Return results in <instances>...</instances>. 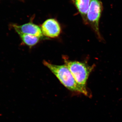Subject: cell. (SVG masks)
Returning <instances> with one entry per match:
<instances>
[{"mask_svg":"<svg viewBox=\"0 0 122 122\" xmlns=\"http://www.w3.org/2000/svg\"><path fill=\"white\" fill-rule=\"evenodd\" d=\"M41 27L43 35L46 37L55 38L61 34V25L58 21L54 18L46 20Z\"/></svg>","mask_w":122,"mask_h":122,"instance_id":"5","label":"cell"},{"mask_svg":"<svg viewBox=\"0 0 122 122\" xmlns=\"http://www.w3.org/2000/svg\"><path fill=\"white\" fill-rule=\"evenodd\" d=\"M18 35L21 39L22 43L31 48L38 43L42 38L34 35L19 34Z\"/></svg>","mask_w":122,"mask_h":122,"instance_id":"7","label":"cell"},{"mask_svg":"<svg viewBox=\"0 0 122 122\" xmlns=\"http://www.w3.org/2000/svg\"><path fill=\"white\" fill-rule=\"evenodd\" d=\"M71 1L81 15L84 24L87 25L86 16L91 0H71Z\"/></svg>","mask_w":122,"mask_h":122,"instance_id":"6","label":"cell"},{"mask_svg":"<svg viewBox=\"0 0 122 122\" xmlns=\"http://www.w3.org/2000/svg\"><path fill=\"white\" fill-rule=\"evenodd\" d=\"M43 64L68 90L83 94L90 97H92L90 93L85 91L76 82L71 72L65 65H57L45 61H43Z\"/></svg>","mask_w":122,"mask_h":122,"instance_id":"1","label":"cell"},{"mask_svg":"<svg viewBox=\"0 0 122 122\" xmlns=\"http://www.w3.org/2000/svg\"><path fill=\"white\" fill-rule=\"evenodd\" d=\"M62 58L77 84L86 92L90 93L86 87V83L90 74L95 65L89 66L86 62L70 61L66 56Z\"/></svg>","mask_w":122,"mask_h":122,"instance_id":"2","label":"cell"},{"mask_svg":"<svg viewBox=\"0 0 122 122\" xmlns=\"http://www.w3.org/2000/svg\"><path fill=\"white\" fill-rule=\"evenodd\" d=\"M33 19L30 20L29 22L21 25L15 24H11V27L18 34H29L34 35L42 39L44 38V36L42 34L41 26L34 24L33 22Z\"/></svg>","mask_w":122,"mask_h":122,"instance_id":"4","label":"cell"},{"mask_svg":"<svg viewBox=\"0 0 122 122\" xmlns=\"http://www.w3.org/2000/svg\"><path fill=\"white\" fill-rule=\"evenodd\" d=\"M103 10L102 2L99 0H91L87 16V25L93 30L99 39H102L99 29V22Z\"/></svg>","mask_w":122,"mask_h":122,"instance_id":"3","label":"cell"}]
</instances>
